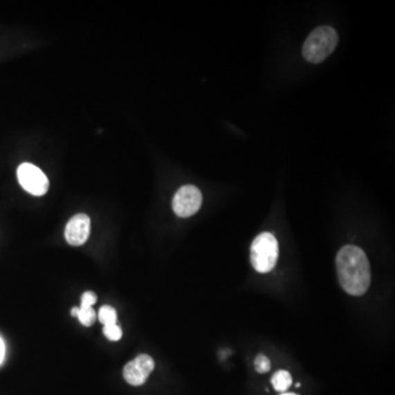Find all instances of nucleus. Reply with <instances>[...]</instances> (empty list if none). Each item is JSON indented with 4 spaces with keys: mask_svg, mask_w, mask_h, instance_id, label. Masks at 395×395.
Masks as SVG:
<instances>
[{
    "mask_svg": "<svg viewBox=\"0 0 395 395\" xmlns=\"http://www.w3.org/2000/svg\"><path fill=\"white\" fill-rule=\"evenodd\" d=\"M282 395H297V394H295V393H284V394Z\"/></svg>",
    "mask_w": 395,
    "mask_h": 395,
    "instance_id": "obj_16",
    "label": "nucleus"
},
{
    "mask_svg": "<svg viewBox=\"0 0 395 395\" xmlns=\"http://www.w3.org/2000/svg\"><path fill=\"white\" fill-rule=\"evenodd\" d=\"M271 383H273L275 390L278 391V392H286L292 385L291 374L286 370H279L273 374Z\"/></svg>",
    "mask_w": 395,
    "mask_h": 395,
    "instance_id": "obj_8",
    "label": "nucleus"
},
{
    "mask_svg": "<svg viewBox=\"0 0 395 395\" xmlns=\"http://www.w3.org/2000/svg\"><path fill=\"white\" fill-rule=\"evenodd\" d=\"M3 358H5V344H3V340L0 338V364L3 362Z\"/></svg>",
    "mask_w": 395,
    "mask_h": 395,
    "instance_id": "obj_14",
    "label": "nucleus"
},
{
    "mask_svg": "<svg viewBox=\"0 0 395 395\" xmlns=\"http://www.w3.org/2000/svg\"><path fill=\"white\" fill-rule=\"evenodd\" d=\"M338 44V35L333 28H316L303 44L302 54L306 61L318 64L329 57Z\"/></svg>",
    "mask_w": 395,
    "mask_h": 395,
    "instance_id": "obj_2",
    "label": "nucleus"
},
{
    "mask_svg": "<svg viewBox=\"0 0 395 395\" xmlns=\"http://www.w3.org/2000/svg\"><path fill=\"white\" fill-rule=\"evenodd\" d=\"M279 257V245L271 233H261L250 246V263L255 270L260 273H270Z\"/></svg>",
    "mask_w": 395,
    "mask_h": 395,
    "instance_id": "obj_3",
    "label": "nucleus"
},
{
    "mask_svg": "<svg viewBox=\"0 0 395 395\" xmlns=\"http://www.w3.org/2000/svg\"><path fill=\"white\" fill-rule=\"evenodd\" d=\"M99 321L104 325H110V324L117 323L118 314L117 311L114 310L110 305H104L101 306L98 313Z\"/></svg>",
    "mask_w": 395,
    "mask_h": 395,
    "instance_id": "obj_9",
    "label": "nucleus"
},
{
    "mask_svg": "<svg viewBox=\"0 0 395 395\" xmlns=\"http://www.w3.org/2000/svg\"><path fill=\"white\" fill-rule=\"evenodd\" d=\"M77 318L84 327H91L95 323L97 314L93 308H80Z\"/></svg>",
    "mask_w": 395,
    "mask_h": 395,
    "instance_id": "obj_10",
    "label": "nucleus"
},
{
    "mask_svg": "<svg viewBox=\"0 0 395 395\" xmlns=\"http://www.w3.org/2000/svg\"><path fill=\"white\" fill-rule=\"evenodd\" d=\"M337 276L348 295H362L371 284V270L364 250L355 245H346L336 256Z\"/></svg>",
    "mask_w": 395,
    "mask_h": 395,
    "instance_id": "obj_1",
    "label": "nucleus"
},
{
    "mask_svg": "<svg viewBox=\"0 0 395 395\" xmlns=\"http://www.w3.org/2000/svg\"><path fill=\"white\" fill-rule=\"evenodd\" d=\"M19 183L33 196H43L48 190V179L40 168L30 163L20 165L17 172Z\"/></svg>",
    "mask_w": 395,
    "mask_h": 395,
    "instance_id": "obj_4",
    "label": "nucleus"
},
{
    "mask_svg": "<svg viewBox=\"0 0 395 395\" xmlns=\"http://www.w3.org/2000/svg\"><path fill=\"white\" fill-rule=\"evenodd\" d=\"M202 205L201 191L196 187H181L173 199L174 212L181 218H189L199 211Z\"/></svg>",
    "mask_w": 395,
    "mask_h": 395,
    "instance_id": "obj_5",
    "label": "nucleus"
},
{
    "mask_svg": "<svg viewBox=\"0 0 395 395\" xmlns=\"http://www.w3.org/2000/svg\"><path fill=\"white\" fill-rule=\"evenodd\" d=\"M97 302V295L95 292L87 291L82 295V305L80 308H93V305Z\"/></svg>",
    "mask_w": 395,
    "mask_h": 395,
    "instance_id": "obj_13",
    "label": "nucleus"
},
{
    "mask_svg": "<svg viewBox=\"0 0 395 395\" xmlns=\"http://www.w3.org/2000/svg\"><path fill=\"white\" fill-rule=\"evenodd\" d=\"M155 362L149 355H140L123 368V377L129 385L138 387L145 383L154 370Z\"/></svg>",
    "mask_w": 395,
    "mask_h": 395,
    "instance_id": "obj_6",
    "label": "nucleus"
},
{
    "mask_svg": "<svg viewBox=\"0 0 395 395\" xmlns=\"http://www.w3.org/2000/svg\"><path fill=\"white\" fill-rule=\"evenodd\" d=\"M78 311H80V308H73L72 309V315L73 316H77Z\"/></svg>",
    "mask_w": 395,
    "mask_h": 395,
    "instance_id": "obj_15",
    "label": "nucleus"
},
{
    "mask_svg": "<svg viewBox=\"0 0 395 395\" xmlns=\"http://www.w3.org/2000/svg\"><path fill=\"white\" fill-rule=\"evenodd\" d=\"M104 336H106L108 340H111V342H118V340H121V337H122V329H121V327H120L117 323L104 325Z\"/></svg>",
    "mask_w": 395,
    "mask_h": 395,
    "instance_id": "obj_11",
    "label": "nucleus"
},
{
    "mask_svg": "<svg viewBox=\"0 0 395 395\" xmlns=\"http://www.w3.org/2000/svg\"><path fill=\"white\" fill-rule=\"evenodd\" d=\"M255 369L259 374H266L270 370V360L265 355H258L255 359Z\"/></svg>",
    "mask_w": 395,
    "mask_h": 395,
    "instance_id": "obj_12",
    "label": "nucleus"
},
{
    "mask_svg": "<svg viewBox=\"0 0 395 395\" xmlns=\"http://www.w3.org/2000/svg\"><path fill=\"white\" fill-rule=\"evenodd\" d=\"M91 235V219L86 214H76L67 223L65 239L73 246L85 244Z\"/></svg>",
    "mask_w": 395,
    "mask_h": 395,
    "instance_id": "obj_7",
    "label": "nucleus"
}]
</instances>
